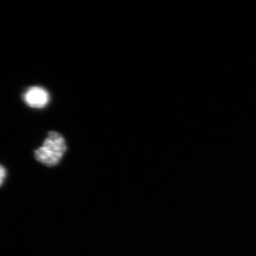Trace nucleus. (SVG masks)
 I'll use <instances>...</instances> for the list:
<instances>
[{
  "instance_id": "2",
  "label": "nucleus",
  "mask_w": 256,
  "mask_h": 256,
  "mask_svg": "<svg viewBox=\"0 0 256 256\" xmlns=\"http://www.w3.org/2000/svg\"><path fill=\"white\" fill-rule=\"evenodd\" d=\"M50 96L48 92L42 87L33 86L30 88L24 94V100L31 108H42L50 102Z\"/></svg>"
},
{
  "instance_id": "1",
  "label": "nucleus",
  "mask_w": 256,
  "mask_h": 256,
  "mask_svg": "<svg viewBox=\"0 0 256 256\" xmlns=\"http://www.w3.org/2000/svg\"><path fill=\"white\" fill-rule=\"evenodd\" d=\"M66 150V143L63 136L52 131L48 132L42 146L35 150L34 156L37 161L52 168L60 164Z\"/></svg>"
},
{
  "instance_id": "3",
  "label": "nucleus",
  "mask_w": 256,
  "mask_h": 256,
  "mask_svg": "<svg viewBox=\"0 0 256 256\" xmlns=\"http://www.w3.org/2000/svg\"><path fill=\"white\" fill-rule=\"evenodd\" d=\"M6 176V170L2 165L0 164V186L4 182Z\"/></svg>"
}]
</instances>
